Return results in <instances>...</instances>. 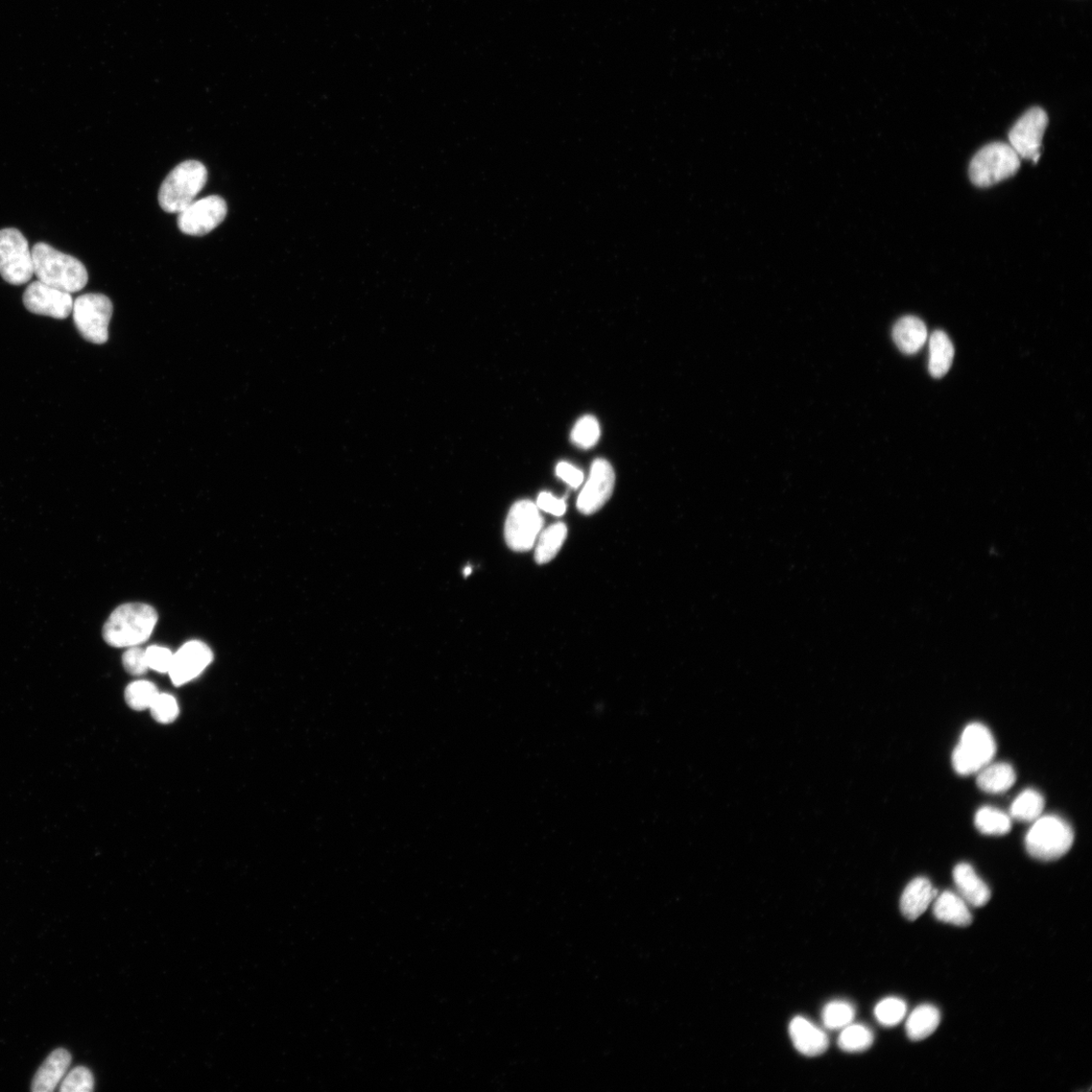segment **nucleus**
Returning <instances> with one entry per match:
<instances>
[{
    "label": "nucleus",
    "instance_id": "1",
    "mask_svg": "<svg viewBox=\"0 0 1092 1092\" xmlns=\"http://www.w3.org/2000/svg\"><path fill=\"white\" fill-rule=\"evenodd\" d=\"M158 622L156 610L144 603L117 607L109 617L103 635L113 648H132L147 642Z\"/></svg>",
    "mask_w": 1092,
    "mask_h": 1092
},
{
    "label": "nucleus",
    "instance_id": "2",
    "mask_svg": "<svg viewBox=\"0 0 1092 1092\" xmlns=\"http://www.w3.org/2000/svg\"><path fill=\"white\" fill-rule=\"evenodd\" d=\"M32 254L34 273L41 282L69 294L85 288L88 273L76 257L64 254L46 243H37Z\"/></svg>",
    "mask_w": 1092,
    "mask_h": 1092
},
{
    "label": "nucleus",
    "instance_id": "3",
    "mask_svg": "<svg viewBox=\"0 0 1092 1092\" xmlns=\"http://www.w3.org/2000/svg\"><path fill=\"white\" fill-rule=\"evenodd\" d=\"M208 180L206 166L197 160L184 161L166 177L158 201L163 210L179 213L196 201Z\"/></svg>",
    "mask_w": 1092,
    "mask_h": 1092
},
{
    "label": "nucleus",
    "instance_id": "4",
    "mask_svg": "<svg viewBox=\"0 0 1092 1092\" xmlns=\"http://www.w3.org/2000/svg\"><path fill=\"white\" fill-rule=\"evenodd\" d=\"M1074 829L1056 816L1040 817L1034 821L1026 836V848L1031 856L1041 861L1060 859L1072 849Z\"/></svg>",
    "mask_w": 1092,
    "mask_h": 1092
},
{
    "label": "nucleus",
    "instance_id": "5",
    "mask_svg": "<svg viewBox=\"0 0 1092 1092\" xmlns=\"http://www.w3.org/2000/svg\"><path fill=\"white\" fill-rule=\"evenodd\" d=\"M1020 168V158L1012 147L994 142L980 149L970 163L971 181L987 187L1013 177Z\"/></svg>",
    "mask_w": 1092,
    "mask_h": 1092
},
{
    "label": "nucleus",
    "instance_id": "6",
    "mask_svg": "<svg viewBox=\"0 0 1092 1092\" xmlns=\"http://www.w3.org/2000/svg\"><path fill=\"white\" fill-rule=\"evenodd\" d=\"M996 744L990 730L981 723H971L964 729L954 750L952 763L962 776L979 773L994 757Z\"/></svg>",
    "mask_w": 1092,
    "mask_h": 1092
},
{
    "label": "nucleus",
    "instance_id": "7",
    "mask_svg": "<svg viewBox=\"0 0 1092 1092\" xmlns=\"http://www.w3.org/2000/svg\"><path fill=\"white\" fill-rule=\"evenodd\" d=\"M0 275L14 286H21L35 275L28 241L14 228L0 230Z\"/></svg>",
    "mask_w": 1092,
    "mask_h": 1092
},
{
    "label": "nucleus",
    "instance_id": "8",
    "mask_svg": "<svg viewBox=\"0 0 1092 1092\" xmlns=\"http://www.w3.org/2000/svg\"><path fill=\"white\" fill-rule=\"evenodd\" d=\"M74 321L80 335L88 342L104 344L109 339L112 304L102 294H86L74 303Z\"/></svg>",
    "mask_w": 1092,
    "mask_h": 1092
},
{
    "label": "nucleus",
    "instance_id": "9",
    "mask_svg": "<svg viewBox=\"0 0 1092 1092\" xmlns=\"http://www.w3.org/2000/svg\"><path fill=\"white\" fill-rule=\"evenodd\" d=\"M544 520L537 505L529 500L515 503L505 525V539L515 552H529L540 534Z\"/></svg>",
    "mask_w": 1092,
    "mask_h": 1092
},
{
    "label": "nucleus",
    "instance_id": "10",
    "mask_svg": "<svg viewBox=\"0 0 1092 1092\" xmlns=\"http://www.w3.org/2000/svg\"><path fill=\"white\" fill-rule=\"evenodd\" d=\"M1048 121L1046 112L1036 107L1026 112L1013 125L1009 134V145L1020 159H1032L1035 163L1038 162Z\"/></svg>",
    "mask_w": 1092,
    "mask_h": 1092
},
{
    "label": "nucleus",
    "instance_id": "11",
    "mask_svg": "<svg viewBox=\"0 0 1092 1092\" xmlns=\"http://www.w3.org/2000/svg\"><path fill=\"white\" fill-rule=\"evenodd\" d=\"M228 208L224 199L209 196L195 201L178 213L179 230L191 236H204L215 230L227 216Z\"/></svg>",
    "mask_w": 1092,
    "mask_h": 1092
},
{
    "label": "nucleus",
    "instance_id": "12",
    "mask_svg": "<svg viewBox=\"0 0 1092 1092\" xmlns=\"http://www.w3.org/2000/svg\"><path fill=\"white\" fill-rule=\"evenodd\" d=\"M22 302L31 313L59 320L73 314L75 303L71 294L50 287L40 280L30 284L23 293Z\"/></svg>",
    "mask_w": 1092,
    "mask_h": 1092
},
{
    "label": "nucleus",
    "instance_id": "13",
    "mask_svg": "<svg viewBox=\"0 0 1092 1092\" xmlns=\"http://www.w3.org/2000/svg\"><path fill=\"white\" fill-rule=\"evenodd\" d=\"M615 473L609 462L598 459L593 463L589 480L578 498V509L585 515L598 512L613 493Z\"/></svg>",
    "mask_w": 1092,
    "mask_h": 1092
},
{
    "label": "nucleus",
    "instance_id": "14",
    "mask_svg": "<svg viewBox=\"0 0 1092 1092\" xmlns=\"http://www.w3.org/2000/svg\"><path fill=\"white\" fill-rule=\"evenodd\" d=\"M212 660L210 649L204 643L189 642L174 654L170 676L176 686H181L200 676Z\"/></svg>",
    "mask_w": 1092,
    "mask_h": 1092
},
{
    "label": "nucleus",
    "instance_id": "15",
    "mask_svg": "<svg viewBox=\"0 0 1092 1092\" xmlns=\"http://www.w3.org/2000/svg\"><path fill=\"white\" fill-rule=\"evenodd\" d=\"M789 1035L796 1050L807 1057L823 1054L829 1044L827 1035L811 1020L796 1016L789 1025Z\"/></svg>",
    "mask_w": 1092,
    "mask_h": 1092
},
{
    "label": "nucleus",
    "instance_id": "16",
    "mask_svg": "<svg viewBox=\"0 0 1092 1092\" xmlns=\"http://www.w3.org/2000/svg\"><path fill=\"white\" fill-rule=\"evenodd\" d=\"M939 895L931 882L924 877H917L906 887L900 899V910L910 920L917 919L928 910L932 901Z\"/></svg>",
    "mask_w": 1092,
    "mask_h": 1092
},
{
    "label": "nucleus",
    "instance_id": "17",
    "mask_svg": "<svg viewBox=\"0 0 1092 1092\" xmlns=\"http://www.w3.org/2000/svg\"><path fill=\"white\" fill-rule=\"evenodd\" d=\"M953 878L959 895L968 905L981 908L988 904L991 891L975 868L967 863L958 864L954 869Z\"/></svg>",
    "mask_w": 1092,
    "mask_h": 1092
},
{
    "label": "nucleus",
    "instance_id": "18",
    "mask_svg": "<svg viewBox=\"0 0 1092 1092\" xmlns=\"http://www.w3.org/2000/svg\"><path fill=\"white\" fill-rule=\"evenodd\" d=\"M71 1055L65 1049L53 1051L39 1068L32 1082L34 1092H53L64 1078L71 1065Z\"/></svg>",
    "mask_w": 1092,
    "mask_h": 1092
},
{
    "label": "nucleus",
    "instance_id": "19",
    "mask_svg": "<svg viewBox=\"0 0 1092 1092\" xmlns=\"http://www.w3.org/2000/svg\"><path fill=\"white\" fill-rule=\"evenodd\" d=\"M927 338V327L919 318L914 316L901 318L893 328L894 342L898 349L906 354L916 353Z\"/></svg>",
    "mask_w": 1092,
    "mask_h": 1092
},
{
    "label": "nucleus",
    "instance_id": "20",
    "mask_svg": "<svg viewBox=\"0 0 1092 1092\" xmlns=\"http://www.w3.org/2000/svg\"><path fill=\"white\" fill-rule=\"evenodd\" d=\"M935 899L934 915L937 919L956 927H968L972 923L968 904L959 894L945 891Z\"/></svg>",
    "mask_w": 1092,
    "mask_h": 1092
},
{
    "label": "nucleus",
    "instance_id": "21",
    "mask_svg": "<svg viewBox=\"0 0 1092 1092\" xmlns=\"http://www.w3.org/2000/svg\"><path fill=\"white\" fill-rule=\"evenodd\" d=\"M979 773L978 786L986 793L1006 792L1013 787L1016 780L1013 768L1008 763H989Z\"/></svg>",
    "mask_w": 1092,
    "mask_h": 1092
},
{
    "label": "nucleus",
    "instance_id": "22",
    "mask_svg": "<svg viewBox=\"0 0 1092 1092\" xmlns=\"http://www.w3.org/2000/svg\"><path fill=\"white\" fill-rule=\"evenodd\" d=\"M954 346L943 331H935L930 339L929 371L935 378H941L951 369L954 360Z\"/></svg>",
    "mask_w": 1092,
    "mask_h": 1092
},
{
    "label": "nucleus",
    "instance_id": "23",
    "mask_svg": "<svg viewBox=\"0 0 1092 1092\" xmlns=\"http://www.w3.org/2000/svg\"><path fill=\"white\" fill-rule=\"evenodd\" d=\"M941 1023L940 1011L931 1005L917 1007L909 1016L907 1033L912 1041L927 1039L935 1033Z\"/></svg>",
    "mask_w": 1092,
    "mask_h": 1092
},
{
    "label": "nucleus",
    "instance_id": "24",
    "mask_svg": "<svg viewBox=\"0 0 1092 1092\" xmlns=\"http://www.w3.org/2000/svg\"><path fill=\"white\" fill-rule=\"evenodd\" d=\"M567 536V528L562 522H558L540 533L536 550L535 561L539 564L553 561L562 549Z\"/></svg>",
    "mask_w": 1092,
    "mask_h": 1092
},
{
    "label": "nucleus",
    "instance_id": "25",
    "mask_svg": "<svg viewBox=\"0 0 1092 1092\" xmlns=\"http://www.w3.org/2000/svg\"><path fill=\"white\" fill-rule=\"evenodd\" d=\"M1044 799L1034 789L1020 793L1011 806V818L1022 822L1038 819L1044 811Z\"/></svg>",
    "mask_w": 1092,
    "mask_h": 1092
},
{
    "label": "nucleus",
    "instance_id": "26",
    "mask_svg": "<svg viewBox=\"0 0 1092 1092\" xmlns=\"http://www.w3.org/2000/svg\"><path fill=\"white\" fill-rule=\"evenodd\" d=\"M976 826L983 835L1004 836L1011 832L1012 819L994 807L984 806L975 819Z\"/></svg>",
    "mask_w": 1092,
    "mask_h": 1092
},
{
    "label": "nucleus",
    "instance_id": "27",
    "mask_svg": "<svg viewBox=\"0 0 1092 1092\" xmlns=\"http://www.w3.org/2000/svg\"><path fill=\"white\" fill-rule=\"evenodd\" d=\"M874 1042V1034L864 1025H852L843 1029L839 1037V1047L848 1053H859L868 1050Z\"/></svg>",
    "mask_w": 1092,
    "mask_h": 1092
},
{
    "label": "nucleus",
    "instance_id": "28",
    "mask_svg": "<svg viewBox=\"0 0 1092 1092\" xmlns=\"http://www.w3.org/2000/svg\"><path fill=\"white\" fill-rule=\"evenodd\" d=\"M856 1010L847 1003L836 1001L826 1005L822 1011L823 1025L829 1030H842L852 1023Z\"/></svg>",
    "mask_w": 1092,
    "mask_h": 1092
},
{
    "label": "nucleus",
    "instance_id": "29",
    "mask_svg": "<svg viewBox=\"0 0 1092 1092\" xmlns=\"http://www.w3.org/2000/svg\"><path fill=\"white\" fill-rule=\"evenodd\" d=\"M159 694L156 686L148 681L130 684L125 691V699L130 708L136 711L150 709Z\"/></svg>",
    "mask_w": 1092,
    "mask_h": 1092
},
{
    "label": "nucleus",
    "instance_id": "30",
    "mask_svg": "<svg viewBox=\"0 0 1092 1092\" xmlns=\"http://www.w3.org/2000/svg\"><path fill=\"white\" fill-rule=\"evenodd\" d=\"M908 1006L905 1001L897 997H887L875 1008V1016L885 1027H895L905 1019Z\"/></svg>",
    "mask_w": 1092,
    "mask_h": 1092
},
{
    "label": "nucleus",
    "instance_id": "31",
    "mask_svg": "<svg viewBox=\"0 0 1092 1092\" xmlns=\"http://www.w3.org/2000/svg\"><path fill=\"white\" fill-rule=\"evenodd\" d=\"M600 435L601 430L598 420L587 415L582 417L575 425L571 439L576 446L589 449L597 444Z\"/></svg>",
    "mask_w": 1092,
    "mask_h": 1092
},
{
    "label": "nucleus",
    "instance_id": "32",
    "mask_svg": "<svg viewBox=\"0 0 1092 1092\" xmlns=\"http://www.w3.org/2000/svg\"><path fill=\"white\" fill-rule=\"evenodd\" d=\"M151 715L153 719L162 724H170L174 723L179 715V707L177 699L170 694H158L152 703Z\"/></svg>",
    "mask_w": 1092,
    "mask_h": 1092
},
{
    "label": "nucleus",
    "instance_id": "33",
    "mask_svg": "<svg viewBox=\"0 0 1092 1092\" xmlns=\"http://www.w3.org/2000/svg\"><path fill=\"white\" fill-rule=\"evenodd\" d=\"M94 1088V1079L91 1072L86 1067H77L63 1079L61 1092H90Z\"/></svg>",
    "mask_w": 1092,
    "mask_h": 1092
},
{
    "label": "nucleus",
    "instance_id": "34",
    "mask_svg": "<svg viewBox=\"0 0 1092 1092\" xmlns=\"http://www.w3.org/2000/svg\"><path fill=\"white\" fill-rule=\"evenodd\" d=\"M125 670L133 676L145 675L149 667L146 653L137 647L130 648L123 656Z\"/></svg>",
    "mask_w": 1092,
    "mask_h": 1092
},
{
    "label": "nucleus",
    "instance_id": "35",
    "mask_svg": "<svg viewBox=\"0 0 1092 1092\" xmlns=\"http://www.w3.org/2000/svg\"><path fill=\"white\" fill-rule=\"evenodd\" d=\"M149 669L158 673H169L172 667L174 654L166 648L153 646L146 651Z\"/></svg>",
    "mask_w": 1092,
    "mask_h": 1092
},
{
    "label": "nucleus",
    "instance_id": "36",
    "mask_svg": "<svg viewBox=\"0 0 1092 1092\" xmlns=\"http://www.w3.org/2000/svg\"><path fill=\"white\" fill-rule=\"evenodd\" d=\"M537 507L555 516H562L566 510L564 498H558L548 492L540 493L537 498Z\"/></svg>",
    "mask_w": 1092,
    "mask_h": 1092
},
{
    "label": "nucleus",
    "instance_id": "37",
    "mask_svg": "<svg viewBox=\"0 0 1092 1092\" xmlns=\"http://www.w3.org/2000/svg\"><path fill=\"white\" fill-rule=\"evenodd\" d=\"M557 474L560 479L575 489L584 481V473L571 464L560 463L557 466Z\"/></svg>",
    "mask_w": 1092,
    "mask_h": 1092
},
{
    "label": "nucleus",
    "instance_id": "38",
    "mask_svg": "<svg viewBox=\"0 0 1092 1092\" xmlns=\"http://www.w3.org/2000/svg\"><path fill=\"white\" fill-rule=\"evenodd\" d=\"M464 574H465V576H468V575H470V574H471V566H469V567L467 566V567H466V568L465 569V572H464Z\"/></svg>",
    "mask_w": 1092,
    "mask_h": 1092
}]
</instances>
